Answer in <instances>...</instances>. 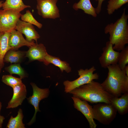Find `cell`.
Listing matches in <instances>:
<instances>
[{"mask_svg":"<svg viewBox=\"0 0 128 128\" xmlns=\"http://www.w3.org/2000/svg\"><path fill=\"white\" fill-rule=\"evenodd\" d=\"M69 93L73 96L92 103H111L114 97L105 90L101 83L94 80L74 89Z\"/></svg>","mask_w":128,"mask_h":128,"instance_id":"6da1fadb","label":"cell"},{"mask_svg":"<svg viewBox=\"0 0 128 128\" xmlns=\"http://www.w3.org/2000/svg\"><path fill=\"white\" fill-rule=\"evenodd\" d=\"M107 68L108 75L101 84L106 91L114 97H119L128 92V76L117 64L111 65Z\"/></svg>","mask_w":128,"mask_h":128,"instance_id":"7a4b0ae2","label":"cell"},{"mask_svg":"<svg viewBox=\"0 0 128 128\" xmlns=\"http://www.w3.org/2000/svg\"><path fill=\"white\" fill-rule=\"evenodd\" d=\"M128 19L124 9L119 18L114 23L108 24L105 28L104 32L109 34V41L115 50L121 51L128 43Z\"/></svg>","mask_w":128,"mask_h":128,"instance_id":"3957f363","label":"cell"},{"mask_svg":"<svg viewBox=\"0 0 128 128\" xmlns=\"http://www.w3.org/2000/svg\"><path fill=\"white\" fill-rule=\"evenodd\" d=\"M96 70L95 67L92 66L89 69H81L78 71L79 77L72 81H65L63 82L64 91L66 93L82 85L89 83L94 80L98 79L99 75L96 73H94Z\"/></svg>","mask_w":128,"mask_h":128,"instance_id":"277c9868","label":"cell"},{"mask_svg":"<svg viewBox=\"0 0 128 128\" xmlns=\"http://www.w3.org/2000/svg\"><path fill=\"white\" fill-rule=\"evenodd\" d=\"M93 118L101 123L108 125L115 118L117 111L111 103H100L93 107Z\"/></svg>","mask_w":128,"mask_h":128,"instance_id":"5b68a950","label":"cell"},{"mask_svg":"<svg viewBox=\"0 0 128 128\" xmlns=\"http://www.w3.org/2000/svg\"><path fill=\"white\" fill-rule=\"evenodd\" d=\"M20 12L12 10H0V32H10L15 29L21 17Z\"/></svg>","mask_w":128,"mask_h":128,"instance_id":"8992f818","label":"cell"},{"mask_svg":"<svg viewBox=\"0 0 128 128\" xmlns=\"http://www.w3.org/2000/svg\"><path fill=\"white\" fill-rule=\"evenodd\" d=\"M57 0H37V13L44 18L55 19L60 17Z\"/></svg>","mask_w":128,"mask_h":128,"instance_id":"52a82bcc","label":"cell"},{"mask_svg":"<svg viewBox=\"0 0 128 128\" xmlns=\"http://www.w3.org/2000/svg\"><path fill=\"white\" fill-rule=\"evenodd\" d=\"M30 84L33 89V94L27 98V100L28 102L34 107L35 112L33 117L27 124L28 125H31L35 121L37 112H41L39 107L40 101L48 97L50 93L49 88H40L32 82Z\"/></svg>","mask_w":128,"mask_h":128,"instance_id":"ba28073f","label":"cell"},{"mask_svg":"<svg viewBox=\"0 0 128 128\" xmlns=\"http://www.w3.org/2000/svg\"><path fill=\"white\" fill-rule=\"evenodd\" d=\"M113 47L108 41L102 49L103 52L99 60L101 66L103 68H107L110 65L118 64L119 52L114 50Z\"/></svg>","mask_w":128,"mask_h":128,"instance_id":"9c48e42d","label":"cell"},{"mask_svg":"<svg viewBox=\"0 0 128 128\" xmlns=\"http://www.w3.org/2000/svg\"><path fill=\"white\" fill-rule=\"evenodd\" d=\"M72 98L73 101L74 107L84 115L89 123L90 128H96L97 125L94 120L93 107L86 101L74 96Z\"/></svg>","mask_w":128,"mask_h":128,"instance_id":"30bf717a","label":"cell"},{"mask_svg":"<svg viewBox=\"0 0 128 128\" xmlns=\"http://www.w3.org/2000/svg\"><path fill=\"white\" fill-rule=\"evenodd\" d=\"M15 29L24 34L26 40L29 42L35 41L37 43V40L40 37L32 24L20 19L17 23Z\"/></svg>","mask_w":128,"mask_h":128,"instance_id":"8fae6325","label":"cell"},{"mask_svg":"<svg viewBox=\"0 0 128 128\" xmlns=\"http://www.w3.org/2000/svg\"><path fill=\"white\" fill-rule=\"evenodd\" d=\"M13 95L8 102L7 109L14 108L22 105L26 98L27 91L25 85L22 82L13 88Z\"/></svg>","mask_w":128,"mask_h":128,"instance_id":"7c38bea8","label":"cell"},{"mask_svg":"<svg viewBox=\"0 0 128 128\" xmlns=\"http://www.w3.org/2000/svg\"><path fill=\"white\" fill-rule=\"evenodd\" d=\"M29 48L26 52V57L30 61L37 60L43 63L45 57L48 54L44 45L36 43Z\"/></svg>","mask_w":128,"mask_h":128,"instance_id":"4fadbf2b","label":"cell"},{"mask_svg":"<svg viewBox=\"0 0 128 128\" xmlns=\"http://www.w3.org/2000/svg\"><path fill=\"white\" fill-rule=\"evenodd\" d=\"M9 44L12 50H17L24 46L29 47L34 45V41L29 42L23 37L22 34L15 29L13 30L10 32L9 39Z\"/></svg>","mask_w":128,"mask_h":128,"instance_id":"5bb4252c","label":"cell"},{"mask_svg":"<svg viewBox=\"0 0 128 128\" xmlns=\"http://www.w3.org/2000/svg\"><path fill=\"white\" fill-rule=\"evenodd\" d=\"M119 97L114 96L111 104L114 107L117 112L123 115L128 112V92H126Z\"/></svg>","mask_w":128,"mask_h":128,"instance_id":"9a60e30c","label":"cell"},{"mask_svg":"<svg viewBox=\"0 0 128 128\" xmlns=\"http://www.w3.org/2000/svg\"><path fill=\"white\" fill-rule=\"evenodd\" d=\"M43 63L46 65L50 63L53 64L58 67L62 72L65 71L68 73L71 71V68L67 62L62 61L59 58L50 55L48 54L45 57Z\"/></svg>","mask_w":128,"mask_h":128,"instance_id":"2e32d148","label":"cell"},{"mask_svg":"<svg viewBox=\"0 0 128 128\" xmlns=\"http://www.w3.org/2000/svg\"><path fill=\"white\" fill-rule=\"evenodd\" d=\"M10 32L4 33L0 37V66L1 69L4 65V57L7 51L12 49L9 44Z\"/></svg>","mask_w":128,"mask_h":128,"instance_id":"e0dca14e","label":"cell"},{"mask_svg":"<svg viewBox=\"0 0 128 128\" xmlns=\"http://www.w3.org/2000/svg\"><path fill=\"white\" fill-rule=\"evenodd\" d=\"M73 8L76 10L81 9L86 14L90 15L94 17L97 16L95 8L92 5L90 0H80L77 3H74Z\"/></svg>","mask_w":128,"mask_h":128,"instance_id":"ac0fdd59","label":"cell"},{"mask_svg":"<svg viewBox=\"0 0 128 128\" xmlns=\"http://www.w3.org/2000/svg\"><path fill=\"white\" fill-rule=\"evenodd\" d=\"M2 7L4 10H12L20 12L31 6L25 5L22 0H5L3 3Z\"/></svg>","mask_w":128,"mask_h":128,"instance_id":"d6986e66","label":"cell"},{"mask_svg":"<svg viewBox=\"0 0 128 128\" xmlns=\"http://www.w3.org/2000/svg\"><path fill=\"white\" fill-rule=\"evenodd\" d=\"M24 55V53L22 51L10 50L5 55L4 58V62L11 64H17L20 62Z\"/></svg>","mask_w":128,"mask_h":128,"instance_id":"ffe728a7","label":"cell"},{"mask_svg":"<svg viewBox=\"0 0 128 128\" xmlns=\"http://www.w3.org/2000/svg\"><path fill=\"white\" fill-rule=\"evenodd\" d=\"M23 117L22 110L19 109L17 115L15 117L11 116L9 119L6 128H25L23 122Z\"/></svg>","mask_w":128,"mask_h":128,"instance_id":"44dd1931","label":"cell"},{"mask_svg":"<svg viewBox=\"0 0 128 128\" xmlns=\"http://www.w3.org/2000/svg\"><path fill=\"white\" fill-rule=\"evenodd\" d=\"M128 2V0H109L106 9L108 14H112L115 11Z\"/></svg>","mask_w":128,"mask_h":128,"instance_id":"7402d4cb","label":"cell"},{"mask_svg":"<svg viewBox=\"0 0 128 128\" xmlns=\"http://www.w3.org/2000/svg\"><path fill=\"white\" fill-rule=\"evenodd\" d=\"M5 69L10 74H14L18 75L21 79L26 77L27 75L24 70L19 64H11L6 67Z\"/></svg>","mask_w":128,"mask_h":128,"instance_id":"603a6c76","label":"cell"},{"mask_svg":"<svg viewBox=\"0 0 128 128\" xmlns=\"http://www.w3.org/2000/svg\"><path fill=\"white\" fill-rule=\"evenodd\" d=\"M121 51L119 53L118 64L120 69L123 70L128 64V46Z\"/></svg>","mask_w":128,"mask_h":128,"instance_id":"cb8c5ba5","label":"cell"},{"mask_svg":"<svg viewBox=\"0 0 128 128\" xmlns=\"http://www.w3.org/2000/svg\"><path fill=\"white\" fill-rule=\"evenodd\" d=\"M1 80L3 83L12 88L22 82V79L20 78L13 76L11 74L3 75Z\"/></svg>","mask_w":128,"mask_h":128,"instance_id":"d4e9b609","label":"cell"},{"mask_svg":"<svg viewBox=\"0 0 128 128\" xmlns=\"http://www.w3.org/2000/svg\"><path fill=\"white\" fill-rule=\"evenodd\" d=\"M21 18L22 20L34 25L39 28H41L42 27V24L36 20L29 10H27L25 14H22Z\"/></svg>","mask_w":128,"mask_h":128,"instance_id":"484cf974","label":"cell"},{"mask_svg":"<svg viewBox=\"0 0 128 128\" xmlns=\"http://www.w3.org/2000/svg\"><path fill=\"white\" fill-rule=\"evenodd\" d=\"M105 0H95L98 2L97 7L95 8L96 12L97 14H99L101 10V7L102 3Z\"/></svg>","mask_w":128,"mask_h":128,"instance_id":"4316f807","label":"cell"},{"mask_svg":"<svg viewBox=\"0 0 128 128\" xmlns=\"http://www.w3.org/2000/svg\"><path fill=\"white\" fill-rule=\"evenodd\" d=\"M2 106L1 103L0 101V128H2V124L3 123L4 120L5 119V117L3 116L0 114V111Z\"/></svg>","mask_w":128,"mask_h":128,"instance_id":"83f0119b","label":"cell"},{"mask_svg":"<svg viewBox=\"0 0 128 128\" xmlns=\"http://www.w3.org/2000/svg\"><path fill=\"white\" fill-rule=\"evenodd\" d=\"M3 1H0V8L2 7L3 4Z\"/></svg>","mask_w":128,"mask_h":128,"instance_id":"f1b7e54d","label":"cell"},{"mask_svg":"<svg viewBox=\"0 0 128 128\" xmlns=\"http://www.w3.org/2000/svg\"><path fill=\"white\" fill-rule=\"evenodd\" d=\"M4 32H0V37L2 35Z\"/></svg>","mask_w":128,"mask_h":128,"instance_id":"f546056e","label":"cell"},{"mask_svg":"<svg viewBox=\"0 0 128 128\" xmlns=\"http://www.w3.org/2000/svg\"><path fill=\"white\" fill-rule=\"evenodd\" d=\"M1 69H2L0 67V73L1 72Z\"/></svg>","mask_w":128,"mask_h":128,"instance_id":"4dcf8cb0","label":"cell"}]
</instances>
